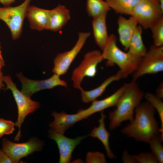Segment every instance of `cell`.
<instances>
[{
    "label": "cell",
    "mask_w": 163,
    "mask_h": 163,
    "mask_svg": "<svg viewBox=\"0 0 163 163\" xmlns=\"http://www.w3.org/2000/svg\"><path fill=\"white\" fill-rule=\"evenodd\" d=\"M135 118L121 130L128 138L137 141L148 143L153 136L159 134L158 123L155 115L156 110L147 101L141 103L135 109Z\"/></svg>",
    "instance_id": "1"
},
{
    "label": "cell",
    "mask_w": 163,
    "mask_h": 163,
    "mask_svg": "<svg viewBox=\"0 0 163 163\" xmlns=\"http://www.w3.org/2000/svg\"><path fill=\"white\" fill-rule=\"evenodd\" d=\"M125 90L119 99L116 108L109 113V129L113 130L120 126L124 121L134 119L135 109L141 103L144 93L136 82L126 83Z\"/></svg>",
    "instance_id": "2"
},
{
    "label": "cell",
    "mask_w": 163,
    "mask_h": 163,
    "mask_svg": "<svg viewBox=\"0 0 163 163\" xmlns=\"http://www.w3.org/2000/svg\"><path fill=\"white\" fill-rule=\"evenodd\" d=\"M117 37L114 34L109 36L107 41L101 53L103 60L106 59V66L115 64L120 69L122 78L127 77L137 69L142 57L134 55L128 51L125 52L117 46Z\"/></svg>",
    "instance_id": "3"
},
{
    "label": "cell",
    "mask_w": 163,
    "mask_h": 163,
    "mask_svg": "<svg viewBox=\"0 0 163 163\" xmlns=\"http://www.w3.org/2000/svg\"><path fill=\"white\" fill-rule=\"evenodd\" d=\"M3 82L7 86L5 90L10 89L11 91L17 105L18 115L15 126L18 127V131L14 140L18 141L21 136V127L25 117L29 113H33L40 106V104L32 100L30 97L26 96L19 91L9 75H3Z\"/></svg>",
    "instance_id": "4"
},
{
    "label": "cell",
    "mask_w": 163,
    "mask_h": 163,
    "mask_svg": "<svg viewBox=\"0 0 163 163\" xmlns=\"http://www.w3.org/2000/svg\"><path fill=\"white\" fill-rule=\"evenodd\" d=\"M159 0H141L131 14L142 29H150L163 17Z\"/></svg>",
    "instance_id": "5"
},
{
    "label": "cell",
    "mask_w": 163,
    "mask_h": 163,
    "mask_svg": "<svg viewBox=\"0 0 163 163\" xmlns=\"http://www.w3.org/2000/svg\"><path fill=\"white\" fill-rule=\"evenodd\" d=\"M31 0H25L20 5L0 7V19L7 24L13 39L16 40L21 34L23 22Z\"/></svg>",
    "instance_id": "6"
},
{
    "label": "cell",
    "mask_w": 163,
    "mask_h": 163,
    "mask_svg": "<svg viewBox=\"0 0 163 163\" xmlns=\"http://www.w3.org/2000/svg\"><path fill=\"white\" fill-rule=\"evenodd\" d=\"M163 71V46L151 45L142 56L136 70L132 74V81L147 74H155Z\"/></svg>",
    "instance_id": "7"
},
{
    "label": "cell",
    "mask_w": 163,
    "mask_h": 163,
    "mask_svg": "<svg viewBox=\"0 0 163 163\" xmlns=\"http://www.w3.org/2000/svg\"><path fill=\"white\" fill-rule=\"evenodd\" d=\"M44 143L35 137L30 138L26 142L18 143L13 142L4 138L2 141V150L14 163H18L22 158L41 150Z\"/></svg>",
    "instance_id": "8"
},
{
    "label": "cell",
    "mask_w": 163,
    "mask_h": 163,
    "mask_svg": "<svg viewBox=\"0 0 163 163\" xmlns=\"http://www.w3.org/2000/svg\"><path fill=\"white\" fill-rule=\"evenodd\" d=\"M103 60L101 53L98 50H95L86 53L83 60L72 72L71 79L74 88L79 89L85 77H94L97 72V65Z\"/></svg>",
    "instance_id": "9"
},
{
    "label": "cell",
    "mask_w": 163,
    "mask_h": 163,
    "mask_svg": "<svg viewBox=\"0 0 163 163\" xmlns=\"http://www.w3.org/2000/svg\"><path fill=\"white\" fill-rule=\"evenodd\" d=\"M90 35L89 32H79L78 40L73 48L69 51L59 53L55 58L52 72L59 76L65 74Z\"/></svg>",
    "instance_id": "10"
},
{
    "label": "cell",
    "mask_w": 163,
    "mask_h": 163,
    "mask_svg": "<svg viewBox=\"0 0 163 163\" xmlns=\"http://www.w3.org/2000/svg\"><path fill=\"white\" fill-rule=\"evenodd\" d=\"M16 75L21 84V92L29 97L40 90L52 89L58 85L67 87V84L66 81L61 80L59 76L55 73L50 78L41 80L27 78L24 77L21 72L17 73Z\"/></svg>",
    "instance_id": "11"
},
{
    "label": "cell",
    "mask_w": 163,
    "mask_h": 163,
    "mask_svg": "<svg viewBox=\"0 0 163 163\" xmlns=\"http://www.w3.org/2000/svg\"><path fill=\"white\" fill-rule=\"evenodd\" d=\"M88 135L79 136L75 139L66 137L51 129L49 130L48 137L54 140L57 144L59 152V163L71 162L73 151L77 145Z\"/></svg>",
    "instance_id": "12"
},
{
    "label": "cell",
    "mask_w": 163,
    "mask_h": 163,
    "mask_svg": "<svg viewBox=\"0 0 163 163\" xmlns=\"http://www.w3.org/2000/svg\"><path fill=\"white\" fill-rule=\"evenodd\" d=\"M51 114L54 120L49 124L50 129L63 135L75 123L84 119L82 114L78 111L76 113L72 114L66 113L64 111L60 113L54 111Z\"/></svg>",
    "instance_id": "13"
},
{
    "label": "cell",
    "mask_w": 163,
    "mask_h": 163,
    "mask_svg": "<svg viewBox=\"0 0 163 163\" xmlns=\"http://www.w3.org/2000/svg\"><path fill=\"white\" fill-rule=\"evenodd\" d=\"M126 83L110 96L101 100H96L92 101L91 105L88 108L80 109L78 111L86 119L92 114L101 112L109 107L115 106L119 99L124 92L126 88Z\"/></svg>",
    "instance_id": "14"
},
{
    "label": "cell",
    "mask_w": 163,
    "mask_h": 163,
    "mask_svg": "<svg viewBox=\"0 0 163 163\" xmlns=\"http://www.w3.org/2000/svg\"><path fill=\"white\" fill-rule=\"evenodd\" d=\"M118 31L120 41L124 50H128L131 39L137 27L138 23L136 19L131 16L126 19L120 15L117 20Z\"/></svg>",
    "instance_id": "15"
},
{
    "label": "cell",
    "mask_w": 163,
    "mask_h": 163,
    "mask_svg": "<svg viewBox=\"0 0 163 163\" xmlns=\"http://www.w3.org/2000/svg\"><path fill=\"white\" fill-rule=\"evenodd\" d=\"M49 12L50 10L29 6L26 17L29 22L30 27L39 31L48 30Z\"/></svg>",
    "instance_id": "16"
},
{
    "label": "cell",
    "mask_w": 163,
    "mask_h": 163,
    "mask_svg": "<svg viewBox=\"0 0 163 163\" xmlns=\"http://www.w3.org/2000/svg\"><path fill=\"white\" fill-rule=\"evenodd\" d=\"M70 11L60 4L50 10L48 30L56 32L61 30L70 19Z\"/></svg>",
    "instance_id": "17"
},
{
    "label": "cell",
    "mask_w": 163,
    "mask_h": 163,
    "mask_svg": "<svg viewBox=\"0 0 163 163\" xmlns=\"http://www.w3.org/2000/svg\"><path fill=\"white\" fill-rule=\"evenodd\" d=\"M107 13L93 19L91 24L95 41L102 51L107 41L108 36L106 23Z\"/></svg>",
    "instance_id": "18"
},
{
    "label": "cell",
    "mask_w": 163,
    "mask_h": 163,
    "mask_svg": "<svg viewBox=\"0 0 163 163\" xmlns=\"http://www.w3.org/2000/svg\"><path fill=\"white\" fill-rule=\"evenodd\" d=\"M121 78L122 74L119 70L115 74L106 79L100 86L93 90L86 91L81 87L79 89L81 91L82 101L87 103L96 100L97 97L102 94L107 87L111 83L115 81H119Z\"/></svg>",
    "instance_id": "19"
},
{
    "label": "cell",
    "mask_w": 163,
    "mask_h": 163,
    "mask_svg": "<svg viewBox=\"0 0 163 163\" xmlns=\"http://www.w3.org/2000/svg\"><path fill=\"white\" fill-rule=\"evenodd\" d=\"M101 113V118L98 120V127H94L88 135L94 138H97L101 141L104 146L109 158L111 159L116 158V156L111 151L109 146V139L110 134L106 129L104 122L106 115L104 114V111Z\"/></svg>",
    "instance_id": "20"
},
{
    "label": "cell",
    "mask_w": 163,
    "mask_h": 163,
    "mask_svg": "<svg viewBox=\"0 0 163 163\" xmlns=\"http://www.w3.org/2000/svg\"><path fill=\"white\" fill-rule=\"evenodd\" d=\"M142 28L140 25L137 26L131 39L128 51L131 53L142 57L147 51L142 37Z\"/></svg>",
    "instance_id": "21"
},
{
    "label": "cell",
    "mask_w": 163,
    "mask_h": 163,
    "mask_svg": "<svg viewBox=\"0 0 163 163\" xmlns=\"http://www.w3.org/2000/svg\"><path fill=\"white\" fill-rule=\"evenodd\" d=\"M140 0H105V1L117 13L130 15L134 7Z\"/></svg>",
    "instance_id": "22"
},
{
    "label": "cell",
    "mask_w": 163,
    "mask_h": 163,
    "mask_svg": "<svg viewBox=\"0 0 163 163\" xmlns=\"http://www.w3.org/2000/svg\"><path fill=\"white\" fill-rule=\"evenodd\" d=\"M105 1L102 0H87L86 10L88 16L93 19L111 10Z\"/></svg>",
    "instance_id": "23"
},
{
    "label": "cell",
    "mask_w": 163,
    "mask_h": 163,
    "mask_svg": "<svg viewBox=\"0 0 163 163\" xmlns=\"http://www.w3.org/2000/svg\"><path fill=\"white\" fill-rule=\"evenodd\" d=\"M144 96L158 114L161 123V128L159 130L161 133V138L163 141V102L162 99L155 94L149 92L144 94Z\"/></svg>",
    "instance_id": "24"
},
{
    "label": "cell",
    "mask_w": 163,
    "mask_h": 163,
    "mask_svg": "<svg viewBox=\"0 0 163 163\" xmlns=\"http://www.w3.org/2000/svg\"><path fill=\"white\" fill-rule=\"evenodd\" d=\"M161 135L158 134L152 137L149 143L152 153L157 158L159 163H163V146Z\"/></svg>",
    "instance_id": "25"
},
{
    "label": "cell",
    "mask_w": 163,
    "mask_h": 163,
    "mask_svg": "<svg viewBox=\"0 0 163 163\" xmlns=\"http://www.w3.org/2000/svg\"><path fill=\"white\" fill-rule=\"evenodd\" d=\"M153 44L159 47L163 46V17L150 28Z\"/></svg>",
    "instance_id": "26"
},
{
    "label": "cell",
    "mask_w": 163,
    "mask_h": 163,
    "mask_svg": "<svg viewBox=\"0 0 163 163\" xmlns=\"http://www.w3.org/2000/svg\"><path fill=\"white\" fill-rule=\"evenodd\" d=\"M133 155L136 163H159L157 158L152 152H143Z\"/></svg>",
    "instance_id": "27"
},
{
    "label": "cell",
    "mask_w": 163,
    "mask_h": 163,
    "mask_svg": "<svg viewBox=\"0 0 163 163\" xmlns=\"http://www.w3.org/2000/svg\"><path fill=\"white\" fill-rule=\"evenodd\" d=\"M87 163H106L107 161L104 154L99 152H89L87 154Z\"/></svg>",
    "instance_id": "28"
},
{
    "label": "cell",
    "mask_w": 163,
    "mask_h": 163,
    "mask_svg": "<svg viewBox=\"0 0 163 163\" xmlns=\"http://www.w3.org/2000/svg\"><path fill=\"white\" fill-rule=\"evenodd\" d=\"M15 123L0 118V138L5 135L12 133L14 130Z\"/></svg>",
    "instance_id": "29"
},
{
    "label": "cell",
    "mask_w": 163,
    "mask_h": 163,
    "mask_svg": "<svg viewBox=\"0 0 163 163\" xmlns=\"http://www.w3.org/2000/svg\"><path fill=\"white\" fill-rule=\"evenodd\" d=\"M122 160L124 163H136L133 155H130L126 150L123 152Z\"/></svg>",
    "instance_id": "30"
},
{
    "label": "cell",
    "mask_w": 163,
    "mask_h": 163,
    "mask_svg": "<svg viewBox=\"0 0 163 163\" xmlns=\"http://www.w3.org/2000/svg\"><path fill=\"white\" fill-rule=\"evenodd\" d=\"M0 163H14L13 161L0 148Z\"/></svg>",
    "instance_id": "31"
},
{
    "label": "cell",
    "mask_w": 163,
    "mask_h": 163,
    "mask_svg": "<svg viewBox=\"0 0 163 163\" xmlns=\"http://www.w3.org/2000/svg\"><path fill=\"white\" fill-rule=\"evenodd\" d=\"M155 95L162 100L163 99V82H161L155 90Z\"/></svg>",
    "instance_id": "32"
},
{
    "label": "cell",
    "mask_w": 163,
    "mask_h": 163,
    "mask_svg": "<svg viewBox=\"0 0 163 163\" xmlns=\"http://www.w3.org/2000/svg\"><path fill=\"white\" fill-rule=\"evenodd\" d=\"M16 0H0V3L3 5L4 7H7L14 2Z\"/></svg>",
    "instance_id": "33"
},
{
    "label": "cell",
    "mask_w": 163,
    "mask_h": 163,
    "mask_svg": "<svg viewBox=\"0 0 163 163\" xmlns=\"http://www.w3.org/2000/svg\"><path fill=\"white\" fill-rule=\"evenodd\" d=\"M3 67V66L0 65V91L2 88L5 87V85L3 83V75L2 72V69Z\"/></svg>",
    "instance_id": "34"
},
{
    "label": "cell",
    "mask_w": 163,
    "mask_h": 163,
    "mask_svg": "<svg viewBox=\"0 0 163 163\" xmlns=\"http://www.w3.org/2000/svg\"><path fill=\"white\" fill-rule=\"evenodd\" d=\"M0 65H2L3 66H5V61L3 60L2 55L1 51V46L0 42Z\"/></svg>",
    "instance_id": "35"
},
{
    "label": "cell",
    "mask_w": 163,
    "mask_h": 163,
    "mask_svg": "<svg viewBox=\"0 0 163 163\" xmlns=\"http://www.w3.org/2000/svg\"><path fill=\"white\" fill-rule=\"evenodd\" d=\"M160 4L161 7L163 10V0H159Z\"/></svg>",
    "instance_id": "36"
}]
</instances>
